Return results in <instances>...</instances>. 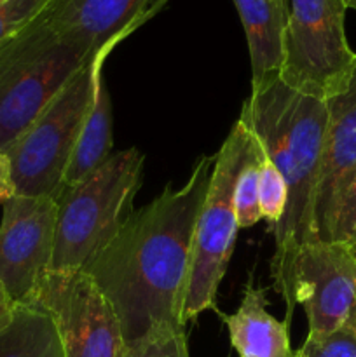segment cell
<instances>
[{"label":"cell","instance_id":"obj_1","mask_svg":"<svg viewBox=\"0 0 356 357\" xmlns=\"http://www.w3.org/2000/svg\"><path fill=\"white\" fill-rule=\"evenodd\" d=\"M215 155H202L180 188L168 185L126 220L82 268L114 307L126 344L157 324L184 326V303L195 223L212 181Z\"/></svg>","mask_w":356,"mask_h":357},{"label":"cell","instance_id":"obj_2","mask_svg":"<svg viewBox=\"0 0 356 357\" xmlns=\"http://www.w3.org/2000/svg\"><path fill=\"white\" fill-rule=\"evenodd\" d=\"M327 100L300 93L272 75L251 86L239 121L253 132L286 185V208L274 236L271 275L286 305L295 310V265L300 250L316 243L314 204L327 129Z\"/></svg>","mask_w":356,"mask_h":357},{"label":"cell","instance_id":"obj_3","mask_svg":"<svg viewBox=\"0 0 356 357\" xmlns=\"http://www.w3.org/2000/svg\"><path fill=\"white\" fill-rule=\"evenodd\" d=\"M145 155L138 149L115 152L73 187L58 195L54 250L47 272L82 271L133 215L142 187Z\"/></svg>","mask_w":356,"mask_h":357},{"label":"cell","instance_id":"obj_4","mask_svg":"<svg viewBox=\"0 0 356 357\" xmlns=\"http://www.w3.org/2000/svg\"><path fill=\"white\" fill-rule=\"evenodd\" d=\"M94 56L63 37L44 9L0 45V152L6 153Z\"/></svg>","mask_w":356,"mask_h":357},{"label":"cell","instance_id":"obj_5","mask_svg":"<svg viewBox=\"0 0 356 357\" xmlns=\"http://www.w3.org/2000/svg\"><path fill=\"white\" fill-rule=\"evenodd\" d=\"M115 45L96 52L6 150L14 194L54 199L61 194L66 166L93 107L96 80Z\"/></svg>","mask_w":356,"mask_h":357},{"label":"cell","instance_id":"obj_6","mask_svg":"<svg viewBox=\"0 0 356 357\" xmlns=\"http://www.w3.org/2000/svg\"><path fill=\"white\" fill-rule=\"evenodd\" d=\"M255 136L237 119L215 153L208 194L198 216L192 241V260L184 303V323L195 321L205 310L216 309V295L236 244L237 223L234 187L243 164L251 155Z\"/></svg>","mask_w":356,"mask_h":357},{"label":"cell","instance_id":"obj_7","mask_svg":"<svg viewBox=\"0 0 356 357\" xmlns=\"http://www.w3.org/2000/svg\"><path fill=\"white\" fill-rule=\"evenodd\" d=\"M346 10L342 0H288L279 73L286 86L323 100L348 86L356 52L346 37Z\"/></svg>","mask_w":356,"mask_h":357},{"label":"cell","instance_id":"obj_8","mask_svg":"<svg viewBox=\"0 0 356 357\" xmlns=\"http://www.w3.org/2000/svg\"><path fill=\"white\" fill-rule=\"evenodd\" d=\"M21 303L40 307L58 328L65 357H122L126 340L114 307L84 271L45 272Z\"/></svg>","mask_w":356,"mask_h":357},{"label":"cell","instance_id":"obj_9","mask_svg":"<svg viewBox=\"0 0 356 357\" xmlns=\"http://www.w3.org/2000/svg\"><path fill=\"white\" fill-rule=\"evenodd\" d=\"M58 202L49 195H20L3 202L0 222V284L14 303L34 293L49 271Z\"/></svg>","mask_w":356,"mask_h":357},{"label":"cell","instance_id":"obj_10","mask_svg":"<svg viewBox=\"0 0 356 357\" xmlns=\"http://www.w3.org/2000/svg\"><path fill=\"white\" fill-rule=\"evenodd\" d=\"M295 303L307 316V337H327L341 328L356 307L355 255L334 241L306 244L297 257Z\"/></svg>","mask_w":356,"mask_h":357},{"label":"cell","instance_id":"obj_11","mask_svg":"<svg viewBox=\"0 0 356 357\" xmlns=\"http://www.w3.org/2000/svg\"><path fill=\"white\" fill-rule=\"evenodd\" d=\"M327 110L314 230L318 241L330 243L339 206L356 173V65L348 86L327 98Z\"/></svg>","mask_w":356,"mask_h":357},{"label":"cell","instance_id":"obj_12","mask_svg":"<svg viewBox=\"0 0 356 357\" xmlns=\"http://www.w3.org/2000/svg\"><path fill=\"white\" fill-rule=\"evenodd\" d=\"M168 0H49L44 7L52 26L96 54L121 42L152 17Z\"/></svg>","mask_w":356,"mask_h":357},{"label":"cell","instance_id":"obj_13","mask_svg":"<svg viewBox=\"0 0 356 357\" xmlns=\"http://www.w3.org/2000/svg\"><path fill=\"white\" fill-rule=\"evenodd\" d=\"M267 298L262 288L244 289L239 309L220 314L229 331V340L239 357H293L290 345V321H279L265 309Z\"/></svg>","mask_w":356,"mask_h":357},{"label":"cell","instance_id":"obj_14","mask_svg":"<svg viewBox=\"0 0 356 357\" xmlns=\"http://www.w3.org/2000/svg\"><path fill=\"white\" fill-rule=\"evenodd\" d=\"M243 23L251 63V86L279 75L285 59L288 3L276 0H232Z\"/></svg>","mask_w":356,"mask_h":357},{"label":"cell","instance_id":"obj_15","mask_svg":"<svg viewBox=\"0 0 356 357\" xmlns=\"http://www.w3.org/2000/svg\"><path fill=\"white\" fill-rule=\"evenodd\" d=\"M112 146H114V115H112L110 94L101 73L96 80L93 107L84 122V128L66 166L63 188L73 187L94 173L114 153Z\"/></svg>","mask_w":356,"mask_h":357},{"label":"cell","instance_id":"obj_16","mask_svg":"<svg viewBox=\"0 0 356 357\" xmlns=\"http://www.w3.org/2000/svg\"><path fill=\"white\" fill-rule=\"evenodd\" d=\"M0 357H65L52 317L37 305L16 303L0 328Z\"/></svg>","mask_w":356,"mask_h":357},{"label":"cell","instance_id":"obj_17","mask_svg":"<svg viewBox=\"0 0 356 357\" xmlns=\"http://www.w3.org/2000/svg\"><path fill=\"white\" fill-rule=\"evenodd\" d=\"M253 135V132H251ZM260 145L255 138L251 155L239 169L234 187V208H236L239 229H248L260 222Z\"/></svg>","mask_w":356,"mask_h":357},{"label":"cell","instance_id":"obj_18","mask_svg":"<svg viewBox=\"0 0 356 357\" xmlns=\"http://www.w3.org/2000/svg\"><path fill=\"white\" fill-rule=\"evenodd\" d=\"M122 357H191L185 328L157 324L143 337L126 344Z\"/></svg>","mask_w":356,"mask_h":357},{"label":"cell","instance_id":"obj_19","mask_svg":"<svg viewBox=\"0 0 356 357\" xmlns=\"http://www.w3.org/2000/svg\"><path fill=\"white\" fill-rule=\"evenodd\" d=\"M258 160H260V216L267 222L269 232H272L285 215L286 185L262 146Z\"/></svg>","mask_w":356,"mask_h":357},{"label":"cell","instance_id":"obj_20","mask_svg":"<svg viewBox=\"0 0 356 357\" xmlns=\"http://www.w3.org/2000/svg\"><path fill=\"white\" fill-rule=\"evenodd\" d=\"M293 357H356V307L334 333L321 338L307 337Z\"/></svg>","mask_w":356,"mask_h":357},{"label":"cell","instance_id":"obj_21","mask_svg":"<svg viewBox=\"0 0 356 357\" xmlns=\"http://www.w3.org/2000/svg\"><path fill=\"white\" fill-rule=\"evenodd\" d=\"M49 0H3L0 3V45L42 13Z\"/></svg>","mask_w":356,"mask_h":357},{"label":"cell","instance_id":"obj_22","mask_svg":"<svg viewBox=\"0 0 356 357\" xmlns=\"http://www.w3.org/2000/svg\"><path fill=\"white\" fill-rule=\"evenodd\" d=\"M341 243L356 257V173L342 197L332 229L330 243Z\"/></svg>","mask_w":356,"mask_h":357},{"label":"cell","instance_id":"obj_23","mask_svg":"<svg viewBox=\"0 0 356 357\" xmlns=\"http://www.w3.org/2000/svg\"><path fill=\"white\" fill-rule=\"evenodd\" d=\"M14 195L13 178H10V164L6 153L0 152V204Z\"/></svg>","mask_w":356,"mask_h":357},{"label":"cell","instance_id":"obj_24","mask_svg":"<svg viewBox=\"0 0 356 357\" xmlns=\"http://www.w3.org/2000/svg\"><path fill=\"white\" fill-rule=\"evenodd\" d=\"M14 305H16V303L10 300V296L7 295V291L3 289V286L0 284V328H2L3 324H7V321L10 319Z\"/></svg>","mask_w":356,"mask_h":357},{"label":"cell","instance_id":"obj_25","mask_svg":"<svg viewBox=\"0 0 356 357\" xmlns=\"http://www.w3.org/2000/svg\"><path fill=\"white\" fill-rule=\"evenodd\" d=\"M346 6V9H355L356 10V0H342Z\"/></svg>","mask_w":356,"mask_h":357},{"label":"cell","instance_id":"obj_26","mask_svg":"<svg viewBox=\"0 0 356 357\" xmlns=\"http://www.w3.org/2000/svg\"><path fill=\"white\" fill-rule=\"evenodd\" d=\"M276 2H279V3H288V0H276Z\"/></svg>","mask_w":356,"mask_h":357}]
</instances>
